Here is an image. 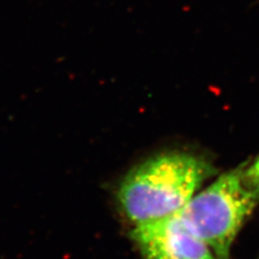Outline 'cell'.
Instances as JSON below:
<instances>
[{
    "label": "cell",
    "instance_id": "6da1fadb",
    "mask_svg": "<svg viewBox=\"0 0 259 259\" xmlns=\"http://www.w3.org/2000/svg\"><path fill=\"white\" fill-rule=\"evenodd\" d=\"M217 169L197 153L169 150L144 160L121 181L117 201L132 227L176 216Z\"/></svg>",
    "mask_w": 259,
    "mask_h": 259
},
{
    "label": "cell",
    "instance_id": "7a4b0ae2",
    "mask_svg": "<svg viewBox=\"0 0 259 259\" xmlns=\"http://www.w3.org/2000/svg\"><path fill=\"white\" fill-rule=\"evenodd\" d=\"M243 163L200 189L178 216L220 259L230 253L239 232L259 203V193L248 186Z\"/></svg>",
    "mask_w": 259,
    "mask_h": 259
},
{
    "label": "cell",
    "instance_id": "3957f363",
    "mask_svg": "<svg viewBox=\"0 0 259 259\" xmlns=\"http://www.w3.org/2000/svg\"><path fill=\"white\" fill-rule=\"evenodd\" d=\"M131 239L142 259H220L178 215L132 227Z\"/></svg>",
    "mask_w": 259,
    "mask_h": 259
},
{
    "label": "cell",
    "instance_id": "277c9868",
    "mask_svg": "<svg viewBox=\"0 0 259 259\" xmlns=\"http://www.w3.org/2000/svg\"><path fill=\"white\" fill-rule=\"evenodd\" d=\"M244 177L249 187L259 193V155L249 163H245Z\"/></svg>",
    "mask_w": 259,
    "mask_h": 259
},
{
    "label": "cell",
    "instance_id": "5b68a950",
    "mask_svg": "<svg viewBox=\"0 0 259 259\" xmlns=\"http://www.w3.org/2000/svg\"><path fill=\"white\" fill-rule=\"evenodd\" d=\"M258 259H259V258H258Z\"/></svg>",
    "mask_w": 259,
    "mask_h": 259
}]
</instances>
